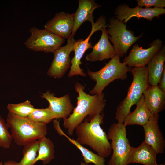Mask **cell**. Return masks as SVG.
Masks as SVG:
<instances>
[{
  "instance_id": "cell-26",
  "label": "cell",
  "mask_w": 165,
  "mask_h": 165,
  "mask_svg": "<svg viewBox=\"0 0 165 165\" xmlns=\"http://www.w3.org/2000/svg\"><path fill=\"white\" fill-rule=\"evenodd\" d=\"M28 117L35 122L46 124L54 119L48 107L45 108H35Z\"/></svg>"
},
{
  "instance_id": "cell-4",
  "label": "cell",
  "mask_w": 165,
  "mask_h": 165,
  "mask_svg": "<svg viewBox=\"0 0 165 165\" xmlns=\"http://www.w3.org/2000/svg\"><path fill=\"white\" fill-rule=\"evenodd\" d=\"M133 76L131 84L125 98L117 107L115 119L117 123H123L126 117L131 112L132 106L136 104L148 85L147 65L130 68Z\"/></svg>"
},
{
  "instance_id": "cell-1",
  "label": "cell",
  "mask_w": 165,
  "mask_h": 165,
  "mask_svg": "<svg viewBox=\"0 0 165 165\" xmlns=\"http://www.w3.org/2000/svg\"><path fill=\"white\" fill-rule=\"evenodd\" d=\"M75 89L78 93L77 105L69 116L64 119L63 125L70 136H72L76 127L85 119L90 121L97 115L103 112L106 100L103 93L91 95L84 91L85 87L76 82Z\"/></svg>"
},
{
  "instance_id": "cell-9",
  "label": "cell",
  "mask_w": 165,
  "mask_h": 165,
  "mask_svg": "<svg viewBox=\"0 0 165 165\" xmlns=\"http://www.w3.org/2000/svg\"><path fill=\"white\" fill-rule=\"evenodd\" d=\"M91 24V30L86 38L85 40L81 38L74 41L73 44L74 56L71 60L72 64L68 75L69 77L78 75L84 77L86 76V74L80 67V65L82 64L81 60L87 50L93 47L91 43L89 42L91 36L96 31L98 30L101 31L107 27L106 18L103 16L98 18L95 22Z\"/></svg>"
},
{
  "instance_id": "cell-13",
  "label": "cell",
  "mask_w": 165,
  "mask_h": 165,
  "mask_svg": "<svg viewBox=\"0 0 165 165\" xmlns=\"http://www.w3.org/2000/svg\"><path fill=\"white\" fill-rule=\"evenodd\" d=\"M159 114H151L148 122L143 126L145 143L154 149L157 154L164 153L165 140L159 125Z\"/></svg>"
},
{
  "instance_id": "cell-8",
  "label": "cell",
  "mask_w": 165,
  "mask_h": 165,
  "mask_svg": "<svg viewBox=\"0 0 165 165\" xmlns=\"http://www.w3.org/2000/svg\"><path fill=\"white\" fill-rule=\"evenodd\" d=\"M30 36L24 44L29 49L35 51L53 53L61 47L65 39L46 29H39L33 27L29 30Z\"/></svg>"
},
{
  "instance_id": "cell-14",
  "label": "cell",
  "mask_w": 165,
  "mask_h": 165,
  "mask_svg": "<svg viewBox=\"0 0 165 165\" xmlns=\"http://www.w3.org/2000/svg\"><path fill=\"white\" fill-rule=\"evenodd\" d=\"M41 97L49 102L48 107L54 119L62 118L65 119L69 116L74 109L68 94L58 97L55 96L54 94L48 90L42 93Z\"/></svg>"
},
{
  "instance_id": "cell-29",
  "label": "cell",
  "mask_w": 165,
  "mask_h": 165,
  "mask_svg": "<svg viewBox=\"0 0 165 165\" xmlns=\"http://www.w3.org/2000/svg\"><path fill=\"white\" fill-rule=\"evenodd\" d=\"M158 85L160 89L163 92H165V68L160 82Z\"/></svg>"
},
{
  "instance_id": "cell-27",
  "label": "cell",
  "mask_w": 165,
  "mask_h": 165,
  "mask_svg": "<svg viewBox=\"0 0 165 165\" xmlns=\"http://www.w3.org/2000/svg\"><path fill=\"white\" fill-rule=\"evenodd\" d=\"M9 128L7 123L0 115V147L5 148H10L12 138L8 131Z\"/></svg>"
},
{
  "instance_id": "cell-2",
  "label": "cell",
  "mask_w": 165,
  "mask_h": 165,
  "mask_svg": "<svg viewBox=\"0 0 165 165\" xmlns=\"http://www.w3.org/2000/svg\"><path fill=\"white\" fill-rule=\"evenodd\" d=\"M104 116L103 112L89 121L84 120L75 131L77 137L75 140L78 142L89 146L98 155L105 158L111 154L112 149L107 134L101 126L103 123Z\"/></svg>"
},
{
  "instance_id": "cell-19",
  "label": "cell",
  "mask_w": 165,
  "mask_h": 165,
  "mask_svg": "<svg viewBox=\"0 0 165 165\" xmlns=\"http://www.w3.org/2000/svg\"><path fill=\"white\" fill-rule=\"evenodd\" d=\"M145 104L151 114H159L165 108V92L158 85H148L143 93Z\"/></svg>"
},
{
  "instance_id": "cell-28",
  "label": "cell",
  "mask_w": 165,
  "mask_h": 165,
  "mask_svg": "<svg viewBox=\"0 0 165 165\" xmlns=\"http://www.w3.org/2000/svg\"><path fill=\"white\" fill-rule=\"evenodd\" d=\"M138 6L146 8H163L165 7V0H137Z\"/></svg>"
},
{
  "instance_id": "cell-16",
  "label": "cell",
  "mask_w": 165,
  "mask_h": 165,
  "mask_svg": "<svg viewBox=\"0 0 165 165\" xmlns=\"http://www.w3.org/2000/svg\"><path fill=\"white\" fill-rule=\"evenodd\" d=\"M101 31L102 34L98 42L92 47V52L86 57L87 61H102L111 59L116 55L114 47L109 42L106 29L104 28Z\"/></svg>"
},
{
  "instance_id": "cell-3",
  "label": "cell",
  "mask_w": 165,
  "mask_h": 165,
  "mask_svg": "<svg viewBox=\"0 0 165 165\" xmlns=\"http://www.w3.org/2000/svg\"><path fill=\"white\" fill-rule=\"evenodd\" d=\"M7 123L12 138L17 145L24 146L34 141L46 136V124L35 122L28 117L19 116L9 112Z\"/></svg>"
},
{
  "instance_id": "cell-5",
  "label": "cell",
  "mask_w": 165,
  "mask_h": 165,
  "mask_svg": "<svg viewBox=\"0 0 165 165\" xmlns=\"http://www.w3.org/2000/svg\"><path fill=\"white\" fill-rule=\"evenodd\" d=\"M120 59L115 55L99 71L93 72L88 69V75L96 82L94 87L90 91V94L103 93L104 89L115 80L127 79V73L130 72L131 68L127 66L125 63L120 62Z\"/></svg>"
},
{
  "instance_id": "cell-10",
  "label": "cell",
  "mask_w": 165,
  "mask_h": 165,
  "mask_svg": "<svg viewBox=\"0 0 165 165\" xmlns=\"http://www.w3.org/2000/svg\"><path fill=\"white\" fill-rule=\"evenodd\" d=\"M74 38L68 40L67 44L61 47L53 53L54 58L47 74L55 78H62L71 67L70 54L73 51Z\"/></svg>"
},
{
  "instance_id": "cell-17",
  "label": "cell",
  "mask_w": 165,
  "mask_h": 165,
  "mask_svg": "<svg viewBox=\"0 0 165 165\" xmlns=\"http://www.w3.org/2000/svg\"><path fill=\"white\" fill-rule=\"evenodd\" d=\"M79 6L75 12L72 14L74 18V27L70 38H74L77 30L85 22H94L93 13L97 8L100 7L94 0H79Z\"/></svg>"
},
{
  "instance_id": "cell-21",
  "label": "cell",
  "mask_w": 165,
  "mask_h": 165,
  "mask_svg": "<svg viewBox=\"0 0 165 165\" xmlns=\"http://www.w3.org/2000/svg\"><path fill=\"white\" fill-rule=\"evenodd\" d=\"M60 120L53 119V125L55 129L61 136L66 137L70 142L75 146L80 151L83 157V160L86 164L92 163L95 165H105V158L96 154L83 147L75 140L71 138L65 134L61 129L60 125Z\"/></svg>"
},
{
  "instance_id": "cell-25",
  "label": "cell",
  "mask_w": 165,
  "mask_h": 165,
  "mask_svg": "<svg viewBox=\"0 0 165 165\" xmlns=\"http://www.w3.org/2000/svg\"><path fill=\"white\" fill-rule=\"evenodd\" d=\"M7 108L9 113L19 116L28 117L35 108L31 102L27 100L18 104H9Z\"/></svg>"
},
{
  "instance_id": "cell-7",
  "label": "cell",
  "mask_w": 165,
  "mask_h": 165,
  "mask_svg": "<svg viewBox=\"0 0 165 165\" xmlns=\"http://www.w3.org/2000/svg\"><path fill=\"white\" fill-rule=\"evenodd\" d=\"M107 31L109 39L113 44L116 55L120 59L127 52L129 48L141 36L142 34L135 36L128 30L126 24L114 17L109 19Z\"/></svg>"
},
{
  "instance_id": "cell-23",
  "label": "cell",
  "mask_w": 165,
  "mask_h": 165,
  "mask_svg": "<svg viewBox=\"0 0 165 165\" xmlns=\"http://www.w3.org/2000/svg\"><path fill=\"white\" fill-rule=\"evenodd\" d=\"M38 141V154L35 162L40 160L42 161L43 164H48L54 158V144L50 138L46 136L41 138Z\"/></svg>"
},
{
  "instance_id": "cell-20",
  "label": "cell",
  "mask_w": 165,
  "mask_h": 165,
  "mask_svg": "<svg viewBox=\"0 0 165 165\" xmlns=\"http://www.w3.org/2000/svg\"><path fill=\"white\" fill-rule=\"evenodd\" d=\"M165 61V46L152 57L147 65L148 83L150 86L158 85L160 82L164 68Z\"/></svg>"
},
{
  "instance_id": "cell-22",
  "label": "cell",
  "mask_w": 165,
  "mask_h": 165,
  "mask_svg": "<svg viewBox=\"0 0 165 165\" xmlns=\"http://www.w3.org/2000/svg\"><path fill=\"white\" fill-rule=\"evenodd\" d=\"M136 105L135 110L126 117L123 123L126 127L134 125L143 126L149 119L151 114L145 104L143 94Z\"/></svg>"
},
{
  "instance_id": "cell-30",
  "label": "cell",
  "mask_w": 165,
  "mask_h": 165,
  "mask_svg": "<svg viewBox=\"0 0 165 165\" xmlns=\"http://www.w3.org/2000/svg\"><path fill=\"white\" fill-rule=\"evenodd\" d=\"M3 165H20L18 163L14 161H8L4 162Z\"/></svg>"
},
{
  "instance_id": "cell-24",
  "label": "cell",
  "mask_w": 165,
  "mask_h": 165,
  "mask_svg": "<svg viewBox=\"0 0 165 165\" xmlns=\"http://www.w3.org/2000/svg\"><path fill=\"white\" fill-rule=\"evenodd\" d=\"M38 148V140L33 141L24 146L23 157L19 163L20 165H34L36 163Z\"/></svg>"
},
{
  "instance_id": "cell-15",
  "label": "cell",
  "mask_w": 165,
  "mask_h": 165,
  "mask_svg": "<svg viewBox=\"0 0 165 165\" xmlns=\"http://www.w3.org/2000/svg\"><path fill=\"white\" fill-rule=\"evenodd\" d=\"M74 24L72 14L61 12L56 13L46 23L44 28L62 38L68 39L72 32Z\"/></svg>"
},
{
  "instance_id": "cell-32",
  "label": "cell",
  "mask_w": 165,
  "mask_h": 165,
  "mask_svg": "<svg viewBox=\"0 0 165 165\" xmlns=\"http://www.w3.org/2000/svg\"><path fill=\"white\" fill-rule=\"evenodd\" d=\"M0 165H3L2 162H0Z\"/></svg>"
},
{
  "instance_id": "cell-31",
  "label": "cell",
  "mask_w": 165,
  "mask_h": 165,
  "mask_svg": "<svg viewBox=\"0 0 165 165\" xmlns=\"http://www.w3.org/2000/svg\"><path fill=\"white\" fill-rule=\"evenodd\" d=\"M79 165H89L88 164L86 163H83L82 161H81V162L80 164Z\"/></svg>"
},
{
  "instance_id": "cell-11",
  "label": "cell",
  "mask_w": 165,
  "mask_h": 165,
  "mask_svg": "<svg viewBox=\"0 0 165 165\" xmlns=\"http://www.w3.org/2000/svg\"><path fill=\"white\" fill-rule=\"evenodd\" d=\"M162 44V41L158 38L154 40L150 47L146 49L136 44L128 56L124 59L123 62L130 68L145 66L161 49Z\"/></svg>"
},
{
  "instance_id": "cell-6",
  "label": "cell",
  "mask_w": 165,
  "mask_h": 165,
  "mask_svg": "<svg viewBox=\"0 0 165 165\" xmlns=\"http://www.w3.org/2000/svg\"><path fill=\"white\" fill-rule=\"evenodd\" d=\"M112 154L108 165H128L131 146L127 137L126 127L123 123H114L109 127L107 134Z\"/></svg>"
},
{
  "instance_id": "cell-12",
  "label": "cell",
  "mask_w": 165,
  "mask_h": 165,
  "mask_svg": "<svg viewBox=\"0 0 165 165\" xmlns=\"http://www.w3.org/2000/svg\"><path fill=\"white\" fill-rule=\"evenodd\" d=\"M165 13L164 8H142L138 6L131 8L125 4L118 6L115 13L116 18L125 24L133 17L145 18L151 21L154 18L159 17Z\"/></svg>"
},
{
  "instance_id": "cell-18",
  "label": "cell",
  "mask_w": 165,
  "mask_h": 165,
  "mask_svg": "<svg viewBox=\"0 0 165 165\" xmlns=\"http://www.w3.org/2000/svg\"><path fill=\"white\" fill-rule=\"evenodd\" d=\"M157 154L154 149L143 141L138 147L131 146L128 165L137 163L144 165H163L157 163Z\"/></svg>"
}]
</instances>
